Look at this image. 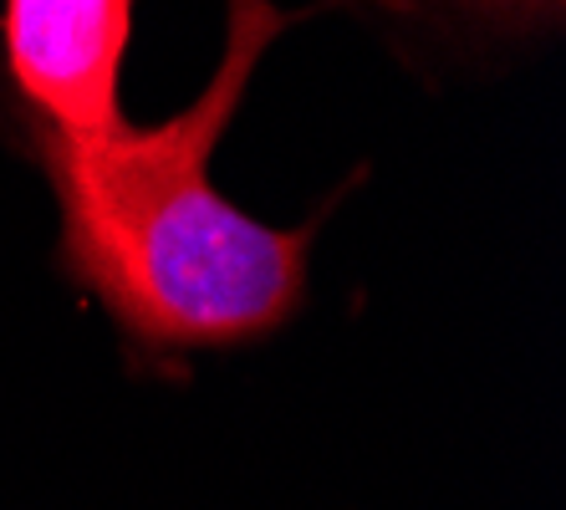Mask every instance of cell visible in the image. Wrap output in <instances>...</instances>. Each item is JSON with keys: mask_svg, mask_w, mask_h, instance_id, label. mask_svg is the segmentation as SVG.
<instances>
[{"mask_svg": "<svg viewBox=\"0 0 566 510\" xmlns=\"http://www.w3.org/2000/svg\"><path fill=\"white\" fill-rule=\"evenodd\" d=\"M281 31L271 0H230L224 56L185 113L154 128L118 118L97 138L41 133L66 266L138 337L240 342L302 301L306 230H271L210 184L214 144Z\"/></svg>", "mask_w": 566, "mask_h": 510, "instance_id": "6da1fadb", "label": "cell"}, {"mask_svg": "<svg viewBox=\"0 0 566 510\" xmlns=\"http://www.w3.org/2000/svg\"><path fill=\"white\" fill-rule=\"evenodd\" d=\"M6 66L41 133L97 138L118 113L133 0H6Z\"/></svg>", "mask_w": 566, "mask_h": 510, "instance_id": "7a4b0ae2", "label": "cell"}]
</instances>
